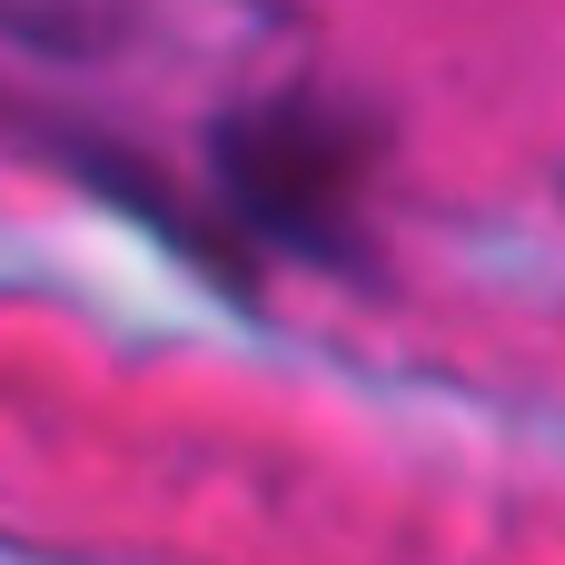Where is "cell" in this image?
<instances>
[{
	"mask_svg": "<svg viewBox=\"0 0 565 565\" xmlns=\"http://www.w3.org/2000/svg\"><path fill=\"white\" fill-rule=\"evenodd\" d=\"M387 159V119L348 89L288 79L209 129V179L218 209L248 248L318 258V268H367V179Z\"/></svg>",
	"mask_w": 565,
	"mask_h": 565,
	"instance_id": "cell-1",
	"label": "cell"
}]
</instances>
